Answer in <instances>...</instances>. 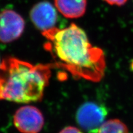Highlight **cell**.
<instances>
[{
    "mask_svg": "<svg viewBox=\"0 0 133 133\" xmlns=\"http://www.w3.org/2000/svg\"><path fill=\"white\" fill-rule=\"evenodd\" d=\"M47 39L44 48L54 60L53 66L74 77L92 82L103 78L106 67L104 51L92 46L85 31L72 23L65 29L56 27L42 31Z\"/></svg>",
    "mask_w": 133,
    "mask_h": 133,
    "instance_id": "6da1fadb",
    "label": "cell"
},
{
    "mask_svg": "<svg viewBox=\"0 0 133 133\" xmlns=\"http://www.w3.org/2000/svg\"><path fill=\"white\" fill-rule=\"evenodd\" d=\"M52 64L33 65L9 57L0 66V100L17 103L42 99L49 84Z\"/></svg>",
    "mask_w": 133,
    "mask_h": 133,
    "instance_id": "7a4b0ae2",
    "label": "cell"
},
{
    "mask_svg": "<svg viewBox=\"0 0 133 133\" xmlns=\"http://www.w3.org/2000/svg\"><path fill=\"white\" fill-rule=\"evenodd\" d=\"M107 110L104 106L94 102L81 105L76 114L78 124L88 133H97L105 121Z\"/></svg>",
    "mask_w": 133,
    "mask_h": 133,
    "instance_id": "3957f363",
    "label": "cell"
},
{
    "mask_svg": "<svg viewBox=\"0 0 133 133\" xmlns=\"http://www.w3.org/2000/svg\"><path fill=\"white\" fill-rule=\"evenodd\" d=\"M13 122L16 128L22 133H39L44 126V119L37 107L25 105L16 111Z\"/></svg>",
    "mask_w": 133,
    "mask_h": 133,
    "instance_id": "277c9868",
    "label": "cell"
},
{
    "mask_svg": "<svg viewBox=\"0 0 133 133\" xmlns=\"http://www.w3.org/2000/svg\"><path fill=\"white\" fill-rule=\"evenodd\" d=\"M24 29V20L16 11L6 9L0 13V42L9 43L16 40Z\"/></svg>",
    "mask_w": 133,
    "mask_h": 133,
    "instance_id": "5b68a950",
    "label": "cell"
},
{
    "mask_svg": "<svg viewBox=\"0 0 133 133\" xmlns=\"http://www.w3.org/2000/svg\"><path fill=\"white\" fill-rule=\"evenodd\" d=\"M30 17L38 29L44 31L55 27L58 16L56 8L48 1H41L31 8Z\"/></svg>",
    "mask_w": 133,
    "mask_h": 133,
    "instance_id": "8992f818",
    "label": "cell"
},
{
    "mask_svg": "<svg viewBox=\"0 0 133 133\" xmlns=\"http://www.w3.org/2000/svg\"><path fill=\"white\" fill-rule=\"evenodd\" d=\"M55 6L64 17L69 19L81 17L86 10V0H54Z\"/></svg>",
    "mask_w": 133,
    "mask_h": 133,
    "instance_id": "52a82bcc",
    "label": "cell"
},
{
    "mask_svg": "<svg viewBox=\"0 0 133 133\" xmlns=\"http://www.w3.org/2000/svg\"><path fill=\"white\" fill-rule=\"evenodd\" d=\"M97 133H129L127 126L118 119L105 121Z\"/></svg>",
    "mask_w": 133,
    "mask_h": 133,
    "instance_id": "ba28073f",
    "label": "cell"
},
{
    "mask_svg": "<svg viewBox=\"0 0 133 133\" xmlns=\"http://www.w3.org/2000/svg\"><path fill=\"white\" fill-rule=\"evenodd\" d=\"M59 133H83L80 129L74 126H67L60 131Z\"/></svg>",
    "mask_w": 133,
    "mask_h": 133,
    "instance_id": "9c48e42d",
    "label": "cell"
},
{
    "mask_svg": "<svg viewBox=\"0 0 133 133\" xmlns=\"http://www.w3.org/2000/svg\"><path fill=\"white\" fill-rule=\"evenodd\" d=\"M104 1L110 5H116L119 6L125 4L127 0H104Z\"/></svg>",
    "mask_w": 133,
    "mask_h": 133,
    "instance_id": "30bf717a",
    "label": "cell"
},
{
    "mask_svg": "<svg viewBox=\"0 0 133 133\" xmlns=\"http://www.w3.org/2000/svg\"><path fill=\"white\" fill-rule=\"evenodd\" d=\"M131 69H132V70H133V61H132V63H131Z\"/></svg>",
    "mask_w": 133,
    "mask_h": 133,
    "instance_id": "8fae6325",
    "label": "cell"
},
{
    "mask_svg": "<svg viewBox=\"0 0 133 133\" xmlns=\"http://www.w3.org/2000/svg\"><path fill=\"white\" fill-rule=\"evenodd\" d=\"M1 62H2V61H1V59H0V66H1Z\"/></svg>",
    "mask_w": 133,
    "mask_h": 133,
    "instance_id": "7c38bea8",
    "label": "cell"
}]
</instances>
